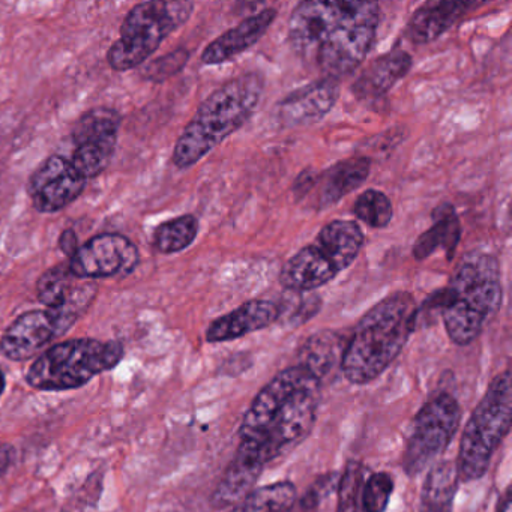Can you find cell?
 <instances>
[{"label": "cell", "instance_id": "cell-1", "mask_svg": "<svg viewBox=\"0 0 512 512\" xmlns=\"http://www.w3.org/2000/svg\"><path fill=\"white\" fill-rule=\"evenodd\" d=\"M323 380L296 364L272 377L248 407L230 469L259 481L263 470L313 430Z\"/></svg>", "mask_w": 512, "mask_h": 512}, {"label": "cell", "instance_id": "cell-2", "mask_svg": "<svg viewBox=\"0 0 512 512\" xmlns=\"http://www.w3.org/2000/svg\"><path fill=\"white\" fill-rule=\"evenodd\" d=\"M380 25L377 2L307 0L289 19V43L296 55L316 62L325 79L340 82L361 67Z\"/></svg>", "mask_w": 512, "mask_h": 512}, {"label": "cell", "instance_id": "cell-3", "mask_svg": "<svg viewBox=\"0 0 512 512\" xmlns=\"http://www.w3.org/2000/svg\"><path fill=\"white\" fill-rule=\"evenodd\" d=\"M418 311L409 292L391 293L370 308L344 346V377L352 385H368L382 376L415 331Z\"/></svg>", "mask_w": 512, "mask_h": 512}, {"label": "cell", "instance_id": "cell-4", "mask_svg": "<svg viewBox=\"0 0 512 512\" xmlns=\"http://www.w3.org/2000/svg\"><path fill=\"white\" fill-rule=\"evenodd\" d=\"M434 298L449 340L469 346L502 307L499 260L493 254L470 251L461 259L448 287Z\"/></svg>", "mask_w": 512, "mask_h": 512}, {"label": "cell", "instance_id": "cell-5", "mask_svg": "<svg viewBox=\"0 0 512 512\" xmlns=\"http://www.w3.org/2000/svg\"><path fill=\"white\" fill-rule=\"evenodd\" d=\"M263 89L262 74L244 73L212 92L176 140L173 164L190 169L241 130L256 112Z\"/></svg>", "mask_w": 512, "mask_h": 512}, {"label": "cell", "instance_id": "cell-6", "mask_svg": "<svg viewBox=\"0 0 512 512\" xmlns=\"http://www.w3.org/2000/svg\"><path fill=\"white\" fill-rule=\"evenodd\" d=\"M364 244V232L356 221H331L311 244L284 263L281 286L296 293L313 292L326 286L353 265Z\"/></svg>", "mask_w": 512, "mask_h": 512}, {"label": "cell", "instance_id": "cell-7", "mask_svg": "<svg viewBox=\"0 0 512 512\" xmlns=\"http://www.w3.org/2000/svg\"><path fill=\"white\" fill-rule=\"evenodd\" d=\"M511 421L512 379L511 371L505 370L491 380L464 425L455 463L460 481L484 478L500 443L511 430Z\"/></svg>", "mask_w": 512, "mask_h": 512}, {"label": "cell", "instance_id": "cell-8", "mask_svg": "<svg viewBox=\"0 0 512 512\" xmlns=\"http://www.w3.org/2000/svg\"><path fill=\"white\" fill-rule=\"evenodd\" d=\"M124 358L119 341L76 338L47 349L26 373V382L38 391H68L113 370Z\"/></svg>", "mask_w": 512, "mask_h": 512}, {"label": "cell", "instance_id": "cell-9", "mask_svg": "<svg viewBox=\"0 0 512 512\" xmlns=\"http://www.w3.org/2000/svg\"><path fill=\"white\" fill-rule=\"evenodd\" d=\"M194 11L187 0H151L136 5L125 17L121 37L110 47L107 61L115 71H128L148 61Z\"/></svg>", "mask_w": 512, "mask_h": 512}, {"label": "cell", "instance_id": "cell-10", "mask_svg": "<svg viewBox=\"0 0 512 512\" xmlns=\"http://www.w3.org/2000/svg\"><path fill=\"white\" fill-rule=\"evenodd\" d=\"M461 407L457 398L439 392L422 406L413 422L403 454V469L409 476L421 475L437 463L457 434Z\"/></svg>", "mask_w": 512, "mask_h": 512}, {"label": "cell", "instance_id": "cell-11", "mask_svg": "<svg viewBox=\"0 0 512 512\" xmlns=\"http://www.w3.org/2000/svg\"><path fill=\"white\" fill-rule=\"evenodd\" d=\"M121 124V115L116 110L100 107L86 112L74 125L71 163L86 181L97 178L109 167Z\"/></svg>", "mask_w": 512, "mask_h": 512}, {"label": "cell", "instance_id": "cell-12", "mask_svg": "<svg viewBox=\"0 0 512 512\" xmlns=\"http://www.w3.org/2000/svg\"><path fill=\"white\" fill-rule=\"evenodd\" d=\"M139 260V250L127 236L103 233L79 247L68 266L74 277L92 281L128 277L139 265Z\"/></svg>", "mask_w": 512, "mask_h": 512}, {"label": "cell", "instance_id": "cell-13", "mask_svg": "<svg viewBox=\"0 0 512 512\" xmlns=\"http://www.w3.org/2000/svg\"><path fill=\"white\" fill-rule=\"evenodd\" d=\"M86 184L88 181L71 160L53 155L32 173L28 182V193L38 212L55 214L79 199Z\"/></svg>", "mask_w": 512, "mask_h": 512}, {"label": "cell", "instance_id": "cell-14", "mask_svg": "<svg viewBox=\"0 0 512 512\" xmlns=\"http://www.w3.org/2000/svg\"><path fill=\"white\" fill-rule=\"evenodd\" d=\"M70 331L53 310H32L17 317L0 338V352L11 361H28Z\"/></svg>", "mask_w": 512, "mask_h": 512}, {"label": "cell", "instance_id": "cell-15", "mask_svg": "<svg viewBox=\"0 0 512 512\" xmlns=\"http://www.w3.org/2000/svg\"><path fill=\"white\" fill-rule=\"evenodd\" d=\"M97 293V284L74 277L68 263L53 266L37 283L41 304L56 311L71 328L91 307Z\"/></svg>", "mask_w": 512, "mask_h": 512}, {"label": "cell", "instance_id": "cell-16", "mask_svg": "<svg viewBox=\"0 0 512 512\" xmlns=\"http://www.w3.org/2000/svg\"><path fill=\"white\" fill-rule=\"evenodd\" d=\"M338 97L340 82L322 77L284 97L278 104V119L287 128L314 124L334 109Z\"/></svg>", "mask_w": 512, "mask_h": 512}, {"label": "cell", "instance_id": "cell-17", "mask_svg": "<svg viewBox=\"0 0 512 512\" xmlns=\"http://www.w3.org/2000/svg\"><path fill=\"white\" fill-rule=\"evenodd\" d=\"M281 319V307L268 299H251L218 317L206 331L208 343H229L269 328Z\"/></svg>", "mask_w": 512, "mask_h": 512}, {"label": "cell", "instance_id": "cell-18", "mask_svg": "<svg viewBox=\"0 0 512 512\" xmlns=\"http://www.w3.org/2000/svg\"><path fill=\"white\" fill-rule=\"evenodd\" d=\"M275 8H266L242 20L238 26L215 38L202 53L203 65H221L233 61L256 46L277 19Z\"/></svg>", "mask_w": 512, "mask_h": 512}, {"label": "cell", "instance_id": "cell-19", "mask_svg": "<svg viewBox=\"0 0 512 512\" xmlns=\"http://www.w3.org/2000/svg\"><path fill=\"white\" fill-rule=\"evenodd\" d=\"M475 8H478L475 2H451V0L427 2L410 17L404 35L415 46L433 43Z\"/></svg>", "mask_w": 512, "mask_h": 512}, {"label": "cell", "instance_id": "cell-20", "mask_svg": "<svg viewBox=\"0 0 512 512\" xmlns=\"http://www.w3.org/2000/svg\"><path fill=\"white\" fill-rule=\"evenodd\" d=\"M412 56L404 50L395 49L374 59L359 74L352 85V92L358 100L374 101L385 97L412 68Z\"/></svg>", "mask_w": 512, "mask_h": 512}, {"label": "cell", "instance_id": "cell-21", "mask_svg": "<svg viewBox=\"0 0 512 512\" xmlns=\"http://www.w3.org/2000/svg\"><path fill=\"white\" fill-rule=\"evenodd\" d=\"M370 175V160L367 157H350L338 161L325 172L317 173L314 188H319L317 206L320 209L337 205L347 194L358 190Z\"/></svg>", "mask_w": 512, "mask_h": 512}, {"label": "cell", "instance_id": "cell-22", "mask_svg": "<svg viewBox=\"0 0 512 512\" xmlns=\"http://www.w3.org/2000/svg\"><path fill=\"white\" fill-rule=\"evenodd\" d=\"M461 239V223L451 203H443L433 211V226L425 230L413 244L416 260H425L442 248L448 260H452Z\"/></svg>", "mask_w": 512, "mask_h": 512}, {"label": "cell", "instance_id": "cell-23", "mask_svg": "<svg viewBox=\"0 0 512 512\" xmlns=\"http://www.w3.org/2000/svg\"><path fill=\"white\" fill-rule=\"evenodd\" d=\"M458 481L454 461L434 463L422 487L421 512H451Z\"/></svg>", "mask_w": 512, "mask_h": 512}, {"label": "cell", "instance_id": "cell-24", "mask_svg": "<svg viewBox=\"0 0 512 512\" xmlns=\"http://www.w3.org/2000/svg\"><path fill=\"white\" fill-rule=\"evenodd\" d=\"M296 487L290 481L254 488L227 512H292L296 505Z\"/></svg>", "mask_w": 512, "mask_h": 512}, {"label": "cell", "instance_id": "cell-25", "mask_svg": "<svg viewBox=\"0 0 512 512\" xmlns=\"http://www.w3.org/2000/svg\"><path fill=\"white\" fill-rule=\"evenodd\" d=\"M343 340L337 332L322 331L311 335L299 353V364L305 365L320 379H325L338 356H343Z\"/></svg>", "mask_w": 512, "mask_h": 512}, {"label": "cell", "instance_id": "cell-26", "mask_svg": "<svg viewBox=\"0 0 512 512\" xmlns=\"http://www.w3.org/2000/svg\"><path fill=\"white\" fill-rule=\"evenodd\" d=\"M199 227V220L191 214L166 221L155 230V250L161 254H175L187 250L196 241Z\"/></svg>", "mask_w": 512, "mask_h": 512}, {"label": "cell", "instance_id": "cell-27", "mask_svg": "<svg viewBox=\"0 0 512 512\" xmlns=\"http://www.w3.org/2000/svg\"><path fill=\"white\" fill-rule=\"evenodd\" d=\"M356 218L371 229H385L394 218V206L391 199L382 191L370 190L359 194L353 206Z\"/></svg>", "mask_w": 512, "mask_h": 512}, {"label": "cell", "instance_id": "cell-28", "mask_svg": "<svg viewBox=\"0 0 512 512\" xmlns=\"http://www.w3.org/2000/svg\"><path fill=\"white\" fill-rule=\"evenodd\" d=\"M365 467L358 461H350L338 481L337 512H364L362 508V485H364Z\"/></svg>", "mask_w": 512, "mask_h": 512}, {"label": "cell", "instance_id": "cell-29", "mask_svg": "<svg viewBox=\"0 0 512 512\" xmlns=\"http://www.w3.org/2000/svg\"><path fill=\"white\" fill-rule=\"evenodd\" d=\"M394 493V478L388 472H376L367 476L362 485L364 512H385Z\"/></svg>", "mask_w": 512, "mask_h": 512}, {"label": "cell", "instance_id": "cell-30", "mask_svg": "<svg viewBox=\"0 0 512 512\" xmlns=\"http://www.w3.org/2000/svg\"><path fill=\"white\" fill-rule=\"evenodd\" d=\"M188 58H190V53H188L187 50H176V52L158 59L157 62H152V64L146 68V77L155 80V82H157V80L158 82H160V80H166L167 77L173 76V74L181 71L182 68L185 67V64H187Z\"/></svg>", "mask_w": 512, "mask_h": 512}, {"label": "cell", "instance_id": "cell-31", "mask_svg": "<svg viewBox=\"0 0 512 512\" xmlns=\"http://www.w3.org/2000/svg\"><path fill=\"white\" fill-rule=\"evenodd\" d=\"M331 481V476L319 479V484L313 485V488H311V490L302 497L301 502H299V509H301L302 512L316 511L317 506L322 502L323 497L326 496L329 488L332 487Z\"/></svg>", "mask_w": 512, "mask_h": 512}, {"label": "cell", "instance_id": "cell-32", "mask_svg": "<svg viewBox=\"0 0 512 512\" xmlns=\"http://www.w3.org/2000/svg\"><path fill=\"white\" fill-rule=\"evenodd\" d=\"M59 248H61L70 259L76 254V251L79 250V245H77V235L74 230L67 229L62 233L61 238H59Z\"/></svg>", "mask_w": 512, "mask_h": 512}, {"label": "cell", "instance_id": "cell-33", "mask_svg": "<svg viewBox=\"0 0 512 512\" xmlns=\"http://www.w3.org/2000/svg\"><path fill=\"white\" fill-rule=\"evenodd\" d=\"M14 449L10 445H0V475H4L13 461Z\"/></svg>", "mask_w": 512, "mask_h": 512}, {"label": "cell", "instance_id": "cell-34", "mask_svg": "<svg viewBox=\"0 0 512 512\" xmlns=\"http://www.w3.org/2000/svg\"><path fill=\"white\" fill-rule=\"evenodd\" d=\"M511 503V487L508 485L497 500L496 512H511Z\"/></svg>", "mask_w": 512, "mask_h": 512}, {"label": "cell", "instance_id": "cell-35", "mask_svg": "<svg viewBox=\"0 0 512 512\" xmlns=\"http://www.w3.org/2000/svg\"><path fill=\"white\" fill-rule=\"evenodd\" d=\"M5 385H7V382H5V374L4 371L0 370V397L4 394Z\"/></svg>", "mask_w": 512, "mask_h": 512}, {"label": "cell", "instance_id": "cell-36", "mask_svg": "<svg viewBox=\"0 0 512 512\" xmlns=\"http://www.w3.org/2000/svg\"><path fill=\"white\" fill-rule=\"evenodd\" d=\"M62 512H68V511H62Z\"/></svg>", "mask_w": 512, "mask_h": 512}]
</instances>
